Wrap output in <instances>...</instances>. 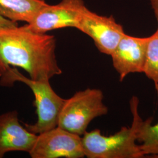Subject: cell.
Masks as SVG:
<instances>
[{
  "label": "cell",
  "mask_w": 158,
  "mask_h": 158,
  "mask_svg": "<svg viewBox=\"0 0 158 158\" xmlns=\"http://www.w3.org/2000/svg\"><path fill=\"white\" fill-rule=\"evenodd\" d=\"M54 36L36 33L26 25L0 28V77L10 68H21L34 80L62 73L56 56Z\"/></svg>",
  "instance_id": "obj_1"
},
{
  "label": "cell",
  "mask_w": 158,
  "mask_h": 158,
  "mask_svg": "<svg viewBox=\"0 0 158 158\" xmlns=\"http://www.w3.org/2000/svg\"><path fill=\"white\" fill-rule=\"evenodd\" d=\"M138 98L130 102L133 121L131 127H123L110 136L102 135L100 130L86 132L81 137L85 156L89 158H141L145 157L139 145L138 131L141 121L138 113Z\"/></svg>",
  "instance_id": "obj_2"
},
{
  "label": "cell",
  "mask_w": 158,
  "mask_h": 158,
  "mask_svg": "<svg viewBox=\"0 0 158 158\" xmlns=\"http://www.w3.org/2000/svg\"><path fill=\"white\" fill-rule=\"evenodd\" d=\"M17 81L28 86L35 97L37 121L34 124H25V127L37 135L57 127L66 99L53 90L49 80H34L23 76L17 68H12L8 69L0 77V85L4 87H11Z\"/></svg>",
  "instance_id": "obj_3"
},
{
  "label": "cell",
  "mask_w": 158,
  "mask_h": 158,
  "mask_svg": "<svg viewBox=\"0 0 158 158\" xmlns=\"http://www.w3.org/2000/svg\"><path fill=\"white\" fill-rule=\"evenodd\" d=\"M103 99V93L100 89H87L76 92L64 102L57 127L83 135L92 120L108 112Z\"/></svg>",
  "instance_id": "obj_4"
},
{
  "label": "cell",
  "mask_w": 158,
  "mask_h": 158,
  "mask_svg": "<svg viewBox=\"0 0 158 158\" xmlns=\"http://www.w3.org/2000/svg\"><path fill=\"white\" fill-rule=\"evenodd\" d=\"M29 154L32 158L85 156L81 136L59 127L38 134Z\"/></svg>",
  "instance_id": "obj_5"
},
{
  "label": "cell",
  "mask_w": 158,
  "mask_h": 158,
  "mask_svg": "<svg viewBox=\"0 0 158 158\" xmlns=\"http://www.w3.org/2000/svg\"><path fill=\"white\" fill-rule=\"evenodd\" d=\"M86 8L83 0H62L56 5L47 4L26 26L40 34L64 28H76Z\"/></svg>",
  "instance_id": "obj_6"
},
{
  "label": "cell",
  "mask_w": 158,
  "mask_h": 158,
  "mask_svg": "<svg viewBox=\"0 0 158 158\" xmlns=\"http://www.w3.org/2000/svg\"><path fill=\"white\" fill-rule=\"evenodd\" d=\"M76 29L89 36L102 53L111 55L124 36L121 25L113 16L105 17L86 8L80 17Z\"/></svg>",
  "instance_id": "obj_7"
},
{
  "label": "cell",
  "mask_w": 158,
  "mask_h": 158,
  "mask_svg": "<svg viewBox=\"0 0 158 158\" xmlns=\"http://www.w3.org/2000/svg\"><path fill=\"white\" fill-rule=\"evenodd\" d=\"M149 37L138 38L125 34L111 56L121 81L127 75L143 73Z\"/></svg>",
  "instance_id": "obj_8"
},
{
  "label": "cell",
  "mask_w": 158,
  "mask_h": 158,
  "mask_svg": "<svg viewBox=\"0 0 158 158\" xmlns=\"http://www.w3.org/2000/svg\"><path fill=\"white\" fill-rule=\"evenodd\" d=\"M37 136L21 125L17 111L0 115V158L10 152H29Z\"/></svg>",
  "instance_id": "obj_9"
},
{
  "label": "cell",
  "mask_w": 158,
  "mask_h": 158,
  "mask_svg": "<svg viewBox=\"0 0 158 158\" xmlns=\"http://www.w3.org/2000/svg\"><path fill=\"white\" fill-rule=\"evenodd\" d=\"M46 4L45 0H0V16L13 23H28Z\"/></svg>",
  "instance_id": "obj_10"
},
{
  "label": "cell",
  "mask_w": 158,
  "mask_h": 158,
  "mask_svg": "<svg viewBox=\"0 0 158 158\" xmlns=\"http://www.w3.org/2000/svg\"><path fill=\"white\" fill-rule=\"evenodd\" d=\"M152 119H142L138 131L137 141L141 142L139 147L145 156L158 155V123L152 125Z\"/></svg>",
  "instance_id": "obj_11"
},
{
  "label": "cell",
  "mask_w": 158,
  "mask_h": 158,
  "mask_svg": "<svg viewBox=\"0 0 158 158\" xmlns=\"http://www.w3.org/2000/svg\"><path fill=\"white\" fill-rule=\"evenodd\" d=\"M157 21L158 23V19ZM143 73L158 85V27L156 31L149 36Z\"/></svg>",
  "instance_id": "obj_12"
},
{
  "label": "cell",
  "mask_w": 158,
  "mask_h": 158,
  "mask_svg": "<svg viewBox=\"0 0 158 158\" xmlns=\"http://www.w3.org/2000/svg\"><path fill=\"white\" fill-rule=\"evenodd\" d=\"M17 23H13L11 21H9L6 18L0 16V28L8 27L17 25Z\"/></svg>",
  "instance_id": "obj_13"
},
{
  "label": "cell",
  "mask_w": 158,
  "mask_h": 158,
  "mask_svg": "<svg viewBox=\"0 0 158 158\" xmlns=\"http://www.w3.org/2000/svg\"><path fill=\"white\" fill-rule=\"evenodd\" d=\"M151 3L155 16L158 19V0H151Z\"/></svg>",
  "instance_id": "obj_14"
},
{
  "label": "cell",
  "mask_w": 158,
  "mask_h": 158,
  "mask_svg": "<svg viewBox=\"0 0 158 158\" xmlns=\"http://www.w3.org/2000/svg\"><path fill=\"white\" fill-rule=\"evenodd\" d=\"M151 157H152V158H158V155H154V156H151Z\"/></svg>",
  "instance_id": "obj_15"
}]
</instances>
